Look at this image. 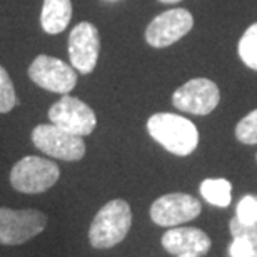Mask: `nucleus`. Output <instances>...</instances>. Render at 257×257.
<instances>
[{
  "label": "nucleus",
  "instance_id": "1",
  "mask_svg": "<svg viewBox=\"0 0 257 257\" xmlns=\"http://www.w3.org/2000/svg\"><path fill=\"white\" fill-rule=\"evenodd\" d=\"M147 131L154 141L179 157H186L197 149V127L182 115L169 114V112L154 114L147 120Z\"/></svg>",
  "mask_w": 257,
  "mask_h": 257
},
{
  "label": "nucleus",
  "instance_id": "2",
  "mask_svg": "<svg viewBox=\"0 0 257 257\" xmlns=\"http://www.w3.org/2000/svg\"><path fill=\"white\" fill-rule=\"evenodd\" d=\"M132 225V210L124 199L107 202L94 217L89 229V240L95 249H110L125 239Z\"/></svg>",
  "mask_w": 257,
  "mask_h": 257
},
{
  "label": "nucleus",
  "instance_id": "3",
  "mask_svg": "<svg viewBox=\"0 0 257 257\" xmlns=\"http://www.w3.org/2000/svg\"><path fill=\"white\" fill-rule=\"evenodd\" d=\"M60 169L55 162L37 156H27L10 171V184L15 191L24 194H40L55 186Z\"/></svg>",
  "mask_w": 257,
  "mask_h": 257
},
{
  "label": "nucleus",
  "instance_id": "4",
  "mask_svg": "<svg viewBox=\"0 0 257 257\" xmlns=\"http://www.w3.org/2000/svg\"><path fill=\"white\" fill-rule=\"evenodd\" d=\"M45 225H47V215L37 209L14 210L0 207V244H24L42 232Z\"/></svg>",
  "mask_w": 257,
  "mask_h": 257
},
{
  "label": "nucleus",
  "instance_id": "5",
  "mask_svg": "<svg viewBox=\"0 0 257 257\" xmlns=\"http://www.w3.org/2000/svg\"><path fill=\"white\" fill-rule=\"evenodd\" d=\"M34 146L47 156L75 162L85 156V142L80 136L64 131L54 124H40L32 131Z\"/></svg>",
  "mask_w": 257,
  "mask_h": 257
},
{
  "label": "nucleus",
  "instance_id": "6",
  "mask_svg": "<svg viewBox=\"0 0 257 257\" xmlns=\"http://www.w3.org/2000/svg\"><path fill=\"white\" fill-rule=\"evenodd\" d=\"M29 77L40 89L67 95L77 85V74L72 65L50 55H37L29 67Z\"/></svg>",
  "mask_w": 257,
  "mask_h": 257
},
{
  "label": "nucleus",
  "instance_id": "7",
  "mask_svg": "<svg viewBox=\"0 0 257 257\" xmlns=\"http://www.w3.org/2000/svg\"><path fill=\"white\" fill-rule=\"evenodd\" d=\"M49 119L54 125L74 134V136H90L97 127L95 112L85 102L77 97L62 95L49 109Z\"/></svg>",
  "mask_w": 257,
  "mask_h": 257
},
{
  "label": "nucleus",
  "instance_id": "8",
  "mask_svg": "<svg viewBox=\"0 0 257 257\" xmlns=\"http://www.w3.org/2000/svg\"><path fill=\"white\" fill-rule=\"evenodd\" d=\"M194 27L192 14L186 9H171L157 15L146 29V40L156 49L179 42Z\"/></svg>",
  "mask_w": 257,
  "mask_h": 257
},
{
  "label": "nucleus",
  "instance_id": "9",
  "mask_svg": "<svg viewBox=\"0 0 257 257\" xmlns=\"http://www.w3.org/2000/svg\"><path fill=\"white\" fill-rule=\"evenodd\" d=\"M220 92L215 82L197 77L186 82L172 94V102L179 110L194 115H207L219 105Z\"/></svg>",
  "mask_w": 257,
  "mask_h": 257
},
{
  "label": "nucleus",
  "instance_id": "10",
  "mask_svg": "<svg viewBox=\"0 0 257 257\" xmlns=\"http://www.w3.org/2000/svg\"><path fill=\"white\" fill-rule=\"evenodd\" d=\"M67 50L70 65L80 74H90L95 69L100 52V37L95 25L90 22L77 24L69 35Z\"/></svg>",
  "mask_w": 257,
  "mask_h": 257
},
{
  "label": "nucleus",
  "instance_id": "11",
  "mask_svg": "<svg viewBox=\"0 0 257 257\" xmlns=\"http://www.w3.org/2000/svg\"><path fill=\"white\" fill-rule=\"evenodd\" d=\"M200 202L189 194L174 192L159 197L151 205V219L162 227H176L200 214Z\"/></svg>",
  "mask_w": 257,
  "mask_h": 257
},
{
  "label": "nucleus",
  "instance_id": "12",
  "mask_svg": "<svg viewBox=\"0 0 257 257\" xmlns=\"http://www.w3.org/2000/svg\"><path fill=\"white\" fill-rule=\"evenodd\" d=\"M162 247L172 255H204L210 249L209 235L197 227H174L162 235Z\"/></svg>",
  "mask_w": 257,
  "mask_h": 257
},
{
  "label": "nucleus",
  "instance_id": "13",
  "mask_svg": "<svg viewBox=\"0 0 257 257\" xmlns=\"http://www.w3.org/2000/svg\"><path fill=\"white\" fill-rule=\"evenodd\" d=\"M72 19L70 0H44L40 12V25L47 34L55 35L64 32Z\"/></svg>",
  "mask_w": 257,
  "mask_h": 257
},
{
  "label": "nucleus",
  "instance_id": "14",
  "mask_svg": "<svg viewBox=\"0 0 257 257\" xmlns=\"http://www.w3.org/2000/svg\"><path fill=\"white\" fill-rule=\"evenodd\" d=\"M199 191L209 204L217 207H227L232 200V184L227 179H205Z\"/></svg>",
  "mask_w": 257,
  "mask_h": 257
},
{
  "label": "nucleus",
  "instance_id": "15",
  "mask_svg": "<svg viewBox=\"0 0 257 257\" xmlns=\"http://www.w3.org/2000/svg\"><path fill=\"white\" fill-rule=\"evenodd\" d=\"M237 50L240 60L249 69L257 70V22L250 25L244 32L242 37H240Z\"/></svg>",
  "mask_w": 257,
  "mask_h": 257
},
{
  "label": "nucleus",
  "instance_id": "16",
  "mask_svg": "<svg viewBox=\"0 0 257 257\" xmlns=\"http://www.w3.org/2000/svg\"><path fill=\"white\" fill-rule=\"evenodd\" d=\"M235 137L239 142L245 146H255L257 144V109L249 112L244 119L235 125Z\"/></svg>",
  "mask_w": 257,
  "mask_h": 257
},
{
  "label": "nucleus",
  "instance_id": "17",
  "mask_svg": "<svg viewBox=\"0 0 257 257\" xmlns=\"http://www.w3.org/2000/svg\"><path fill=\"white\" fill-rule=\"evenodd\" d=\"M17 104V95L9 72L0 65V114H7Z\"/></svg>",
  "mask_w": 257,
  "mask_h": 257
},
{
  "label": "nucleus",
  "instance_id": "18",
  "mask_svg": "<svg viewBox=\"0 0 257 257\" xmlns=\"http://www.w3.org/2000/svg\"><path fill=\"white\" fill-rule=\"evenodd\" d=\"M235 219L240 224L257 225V197L255 195H244L239 200L235 209Z\"/></svg>",
  "mask_w": 257,
  "mask_h": 257
},
{
  "label": "nucleus",
  "instance_id": "19",
  "mask_svg": "<svg viewBox=\"0 0 257 257\" xmlns=\"http://www.w3.org/2000/svg\"><path fill=\"white\" fill-rule=\"evenodd\" d=\"M229 230L232 234V237H242L245 242L249 244V247L252 249L254 257H257V225H245L240 224L237 219H232L229 224Z\"/></svg>",
  "mask_w": 257,
  "mask_h": 257
},
{
  "label": "nucleus",
  "instance_id": "20",
  "mask_svg": "<svg viewBox=\"0 0 257 257\" xmlns=\"http://www.w3.org/2000/svg\"><path fill=\"white\" fill-rule=\"evenodd\" d=\"M159 2H162V4H177V2H181V0H159Z\"/></svg>",
  "mask_w": 257,
  "mask_h": 257
},
{
  "label": "nucleus",
  "instance_id": "21",
  "mask_svg": "<svg viewBox=\"0 0 257 257\" xmlns=\"http://www.w3.org/2000/svg\"><path fill=\"white\" fill-rule=\"evenodd\" d=\"M176 257H200V255H194V254H181V255H176Z\"/></svg>",
  "mask_w": 257,
  "mask_h": 257
}]
</instances>
